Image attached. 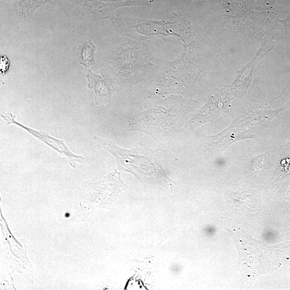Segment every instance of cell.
Instances as JSON below:
<instances>
[{"label":"cell","mask_w":290,"mask_h":290,"mask_svg":"<svg viewBox=\"0 0 290 290\" xmlns=\"http://www.w3.org/2000/svg\"><path fill=\"white\" fill-rule=\"evenodd\" d=\"M217 52L216 47L202 37L185 45L179 57L161 71L157 82L159 93L191 96L199 76L214 61Z\"/></svg>","instance_id":"obj_1"},{"label":"cell","mask_w":290,"mask_h":290,"mask_svg":"<svg viewBox=\"0 0 290 290\" xmlns=\"http://www.w3.org/2000/svg\"><path fill=\"white\" fill-rule=\"evenodd\" d=\"M188 105L186 99L177 96L160 100L138 113L131 121L130 129L161 141L175 134Z\"/></svg>","instance_id":"obj_2"},{"label":"cell","mask_w":290,"mask_h":290,"mask_svg":"<svg viewBox=\"0 0 290 290\" xmlns=\"http://www.w3.org/2000/svg\"><path fill=\"white\" fill-rule=\"evenodd\" d=\"M94 139L115 157L118 171L130 172L138 178L155 177L165 184H171V180L165 174L151 151L141 149L126 150L118 147L111 140L96 136Z\"/></svg>","instance_id":"obj_3"},{"label":"cell","mask_w":290,"mask_h":290,"mask_svg":"<svg viewBox=\"0 0 290 290\" xmlns=\"http://www.w3.org/2000/svg\"><path fill=\"white\" fill-rule=\"evenodd\" d=\"M1 116L6 121L8 125L14 124L25 130L33 137L50 147L62 156H66L71 167L76 168V163H82L84 161L83 156L76 155L70 151L63 140H59L53 137L46 132L35 130L23 125L15 119L16 116L10 112L5 113Z\"/></svg>","instance_id":"obj_4"},{"label":"cell","mask_w":290,"mask_h":290,"mask_svg":"<svg viewBox=\"0 0 290 290\" xmlns=\"http://www.w3.org/2000/svg\"><path fill=\"white\" fill-rule=\"evenodd\" d=\"M88 87L95 93V105L107 104L112 100L115 91L111 81L105 77L94 74L90 69L86 70Z\"/></svg>","instance_id":"obj_5"},{"label":"cell","mask_w":290,"mask_h":290,"mask_svg":"<svg viewBox=\"0 0 290 290\" xmlns=\"http://www.w3.org/2000/svg\"><path fill=\"white\" fill-rule=\"evenodd\" d=\"M96 50V48L90 40L79 46L76 57L80 64L84 66L86 70L95 64L94 53Z\"/></svg>","instance_id":"obj_6"},{"label":"cell","mask_w":290,"mask_h":290,"mask_svg":"<svg viewBox=\"0 0 290 290\" xmlns=\"http://www.w3.org/2000/svg\"><path fill=\"white\" fill-rule=\"evenodd\" d=\"M9 66V60L5 56H2L1 58V72L2 74H4L6 72Z\"/></svg>","instance_id":"obj_7"},{"label":"cell","mask_w":290,"mask_h":290,"mask_svg":"<svg viewBox=\"0 0 290 290\" xmlns=\"http://www.w3.org/2000/svg\"><path fill=\"white\" fill-rule=\"evenodd\" d=\"M70 216V214L68 213L65 214V217H69Z\"/></svg>","instance_id":"obj_8"}]
</instances>
